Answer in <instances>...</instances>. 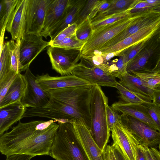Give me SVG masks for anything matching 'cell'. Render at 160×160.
<instances>
[{
	"mask_svg": "<svg viewBox=\"0 0 160 160\" xmlns=\"http://www.w3.org/2000/svg\"><path fill=\"white\" fill-rule=\"evenodd\" d=\"M59 127L53 120L19 121L10 132L0 136V152L6 156L15 154L49 155Z\"/></svg>",
	"mask_w": 160,
	"mask_h": 160,
	"instance_id": "6da1fadb",
	"label": "cell"
},
{
	"mask_svg": "<svg viewBox=\"0 0 160 160\" xmlns=\"http://www.w3.org/2000/svg\"><path fill=\"white\" fill-rule=\"evenodd\" d=\"M74 121L62 120L54 136L49 156L56 160H90L76 132Z\"/></svg>",
	"mask_w": 160,
	"mask_h": 160,
	"instance_id": "7a4b0ae2",
	"label": "cell"
},
{
	"mask_svg": "<svg viewBox=\"0 0 160 160\" xmlns=\"http://www.w3.org/2000/svg\"><path fill=\"white\" fill-rule=\"evenodd\" d=\"M108 98L100 86L93 85L90 104L91 126L90 130L92 137L103 152L110 137L106 118V107Z\"/></svg>",
	"mask_w": 160,
	"mask_h": 160,
	"instance_id": "3957f363",
	"label": "cell"
},
{
	"mask_svg": "<svg viewBox=\"0 0 160 160\" xmlns=\"http://www.w3.org/2000/svg\"><path fill=\"white\" fill-rule=\"evenodd\" d=\"M93 86V85L90 84L46 91L50 98L66 103L76 109L84 118L86 126L90 130V108Z\"/></svg>",
	"mask_w": 160,
	"mask_h": 160,
	"instance_id": "277c9868",
	"label": "cell"
},
{
	"mask_svg": "<svg viewBox=\"0 0 160 160\" xmlns=\"http://www.w3.org/2000/svg\"><path fill=\"white\" fill-rule=\"evenodd\" d=\"M145 13L130 15L120 20L92 30L81 50V56L90 55L97 52L106 43L131 26Z\"/></svg>",
	"mask_w": 160,
	"mask_h": 160,
	"instance_id": "5b68a950",
	"label": "cell"
},
{
	"mask_svg": "<svg viewBox=\"0 0 160 160\" xmlns=\"http://www.w3.org/2000/svg\"><path fill=\"white\" fill-rule=\"evenodd\" d=\"M39 117L53 120L80 121L86 125V121L81 114L74 108L52 98L44 106L37 108H27L22 118Z\"/></svg>",
	"mask_w": 160,
	"mask_h": 160,
	"instance_id": "8992f818",
	"label": "cell"
},
{
	"mask_svg": "<svg viewBox=\"0 0 160 160\" xmlns=\"http://www.w3.org/2000/svg\"><path fill=\"white\" fill-rule=\"evenodd\" d=\"M160 59V33L130 60L127 72H152Z\"/></svg>",
	"mask_w": 160,
	"mask_h": 160,
	"instance_id": "52a82bcc",
	"label": "cell"
},
{
	"mask_svg": "<svg viewBox=\"0 0 160 160\" xmlns=\"http://www.w3.org/2000/svg\"><path fill=\"white\" fill-rule=\"evenodd\" d=\"M47 50L52 69L61 75L71 74L81 59V51L77 50L52 46Z\"/></svg>",
	"mask_w": 160,
	"mask_h": 160,
	"instance_id": "ba28073f",
	"label": "cell"
},
{
	"mask_svg": "<svg viewBox=\"0 0 160 160\" xmlns=\"http://www.w3.org/2000/svg\"><path fill=\"white\" fill-rule=\"evenodd\" d=\"M121 123L142 144L155 148L160 144V132L145 123L127 115H121Z\"/></svg>",
	"mask_w": 160,
	"mask_h": 160,
	"instance_id": "9c48e42d",
	"label": "cell"
},
{
	"mask_svg": "<svg viewBox=\"0 0 160 160\" xmlns=\"http://www.w3.org/2000/svg\"><path fill=\"white\" fill-rule=\"evenodd\" d=\"M41 35L25 33L20 39L19 46V61L21 72L29 68L31 62L47 47L49 42L44 40Z\"/></svg>",
	"mask_w": 160,
	"mask_h": 160,
	"instance_id": "30bf717a",
	"label": "cell"
},
{
	"mask_svg": "<svg viewBox=\"0 0 160 160\" xmlns=\"http://www.w3.org/2000/svg\"><path fill=\"white\" fill-rule=\"evenodd\" d=\"M71 74L93 85L116 88L118 82L110 73L100 68L87 65L81 61L72 69Z\"/></svg>",
	"mask_w": 160,
	"mask_h": 160,
	"instance_id": "8fae6325",
	"label": "cell"
},
{
	"mask_svg": "<svg viewBox=\"0 0 160 160\" xmlns=\"http://www.w3.org/2000/svg\"><path fill=\"white\" fill-rule=\"evenodd\" d=\"M28 85L21 102L27 108L42 107L48 102L50 97L47 91L43 90L36 81V76L30 69H27L24 74Z\"/></svg>",
	"mask_w": 160,
	"mask_h": 160,
	"instance_id": "7c38bea8",
	"label": "cell"
},
{
	"mask_svg": "<svg viewBox=\"0 0 160 160\" xmlns=\"http://www.w3.org/2000/svg\"><path fill=\"white\" fill-rule=\"evenodd\" d=\"M47 0H28L26 32L41 34L46 15Z\"/></svg>",
	"mask_w": 160,
	"mask_h": 160,
	"instance_id": "4fadbf2b",
	"label": "cell"
},
{
	"mask_svg": "<svg viewBox=\"0 0 160 160\" xmlns=\"http://www.w3.org/2000/svg\"><path fill=\"white\" fill-rule=\"evenodd\" d=\"M36 81L46 91L91 84L88 81L71 74L60 76H52L48 73L38 75L36 76Z\"/></svg>",
	"mask_w": 160,
	"mask_h": 160,
	"instance_id": "5bb4252c",
	"label": "cell"
},
{
	"mask_svg": "<svg viewBox=\"0 0 160 160\" xmlns=\"http://www.w3.org/2000/svg\"><path fill=\"white\" fill-rule=\"evenodd\" d=\"M160 33V20L147 26L111 47L101 48L95 53L103 54L123 51L147 38Z\"/></svg>",
	"mask_w": 160,
	"mask_h": 160,
	"instance_id": "9a60e30c",
	"label": "cell"
},
{
	"mask_svg": "<svg viewBox=\"0 0 160 160\" xmlns=\"http://www.w3.org/2000/svg\"><path fill=\"white\" fill-rule=\"evenodd\" d=\"M69 0H47L44 24L41 35L47 38L51 31L62 20L65 14Z\"/></svg>",
	"mask_w": 160,
	"mask_h": 160,
	"instance_id": "2e32d148",
	"label": "cell"
},
{
	"mask_svg": "<svg viewBox=\"0 0 160 160\" xmlns=\"http://www.w3.org/2000/svg\"><path fill=\"white\" fill-rule=\"evenodd\" d=\"M28 0H18L17 5L10 18L6 30L13 40L22 39L26 33V14Z\"/></svg>",
	"mask_w": 160,
	"mask_h": 160,
	"instance_id": "e0dca14e",
	"label": "cell"
},
{
	"mask_svg": "<svg viewBox=\"0 0 160 160\" xmlns=\"http://www.w3.org/2000/svg\"><path fill=\"white\" fill-rule=\"evenodd\" d=\"M160 20V13L152 11L140 17L131 26L123 30L104 45L107 48L113 46L141 30Z\"/></svg>",
	"mask_w": 160,
	"mask_h": 160,
	"instance_id": "ac0fdd59",
	"label": "cell"
},
{
	"mask_svg": "<svg viewBox=\"0 0 160 160\" xmlns=\"http://www.w3.org/2000/svg\"><path fill=\"white\" fill-rule=\"evenodd\" d=\"M73 124L76 132L90 160H102L103 152L96 143L90 130L80 121H75Z\"/></svg>",
	"mask_w": 160,
	"mask_h": 160,
	"instance_id": "d6986e66",
	"label": "cell"
},
{
	"mask_svg": "<svg viewBox=\"0 0 160 160\" xmlns=\"http://www.w3.org/2000/svg\"><path fill=\"white\" fill-rule=\"evenodd\" d=\"M111 132L113 144L119 146L128 160H136L135 149L127 128L121 122H118L114 125Z\"/></svg>",
	"mask_w": 160,
	"mask_h": 160,
	"instance_id": "ffe728a7",
	"label": "cell"
},
{
	"mask_svg": "<svg viewBox=\"0 0 160 160\" xmlns=\"http://www.w3.org/2000/svg\"><path fill=\"white\" fill-rule=\"evenodd\" d=\"M112 107L118 112L131 116L158 130L157 126L148 111L141 104L120 101L113 103Z\"/></svg>",
	"mask_w": 160,
	"mask_h": 160,
	"instance_id": "44dd1931",
	"label": "cell"
},
{
	"mask_svg": "<svg viewBox=\"0 0 160 160\" xmlns=\"http://www.w3.org/2000/svg\"><path fill=\"white\" fill-rule=\"evenodd\" d=\"M27 108L21 101L0 108V136L22 118Z\"/></svg>",
	"mask_w": 160,
	"mask_h": 160,
	"instance_id": "7402d4cb",
	"label": "cell"
},
{
	"mask_svg": "<svg viewBox=\"0 0 160 160\" xmlns=\"http://www.w3.org/2000/svg\"><path fill=\"white\" fill-rule=\"evenodd\" d=\"M86 1L69 0L64 17L49 35L51 38L50 41H52L64 29L76 23L78 15Z\"/></svg>",
	"mask_w": 160,
	"mask_h": 160,
	"instance_id": "603a6c76",
	"label": "cell"
},
{
	"mask_svg": "<svg viewBox=\"0 0 160 160\" xmlns=\"http://www.w3.org/2000/svg\"><path fill=\"white\" fill-rule=\"evenodd\" d=\"M27 85V82L24 75L18 73L4 97L0 102V108L21 101Z\"/></svg>",
	"mask_w": 160,
	"mask_h": 160,
	"instance_id": "cb8c5ba5",
	"label": "cell"
},
{
	"mask_svg": "<svg viewBox=\"0 0 160 160\" xmlns=\"http://www.w3.org/2000/svg\"><path fill=\"white\" fill-rule=\"evenodd\" d=\"M118 82L133 92L149 98L152 101L153 90L145 87L140 78L137 76L127 73Z\"/></svg>",
	"mask_w": 160,
	"mask_h": 160,
	"instance_id": "d4e9b609",
	"label": "cell"
},
{
	"mask_svg": "<svg viewBox=\"0 0 160 160\" xmlns=\"http://www.w3.org/2000/svg\"><path fill=\"white\" fill-rule=\"evenodd\" d=\"M139 0H111V4L108 8L94 19L130 10Z\"/></svg>",
	"mask_w": 160,
	"mask_h": 160,
	"instance_id": "484cf974",
	"label": "cell"
},
{
	"mask_svg": "<svg viewBox=\"0 0 160 160\" xmlns=\"http://www.w3.org/2000/svg\"><path fill=\"white\" fill-rule=\"evenodd\" d=\"M116 88L118 90L120 95L119 97L122 101L136 104L152 102V100L150 98L135 92L122 85L118 82Z\"/></svg>",
	"mask_w": 160,
	"mask_h": 160,
	"instance_id": "4316f807",
	"label": "cell"
},
{
	"mask_svg": "<svg viewBox=\"0 0 160 160\" xmlns=\"http://www.w3.org/2000/svg\"><path fill=\"white\" fill-rule=\"evenodd\" d=\"M132 73L140 78L146 87L152 90L160 88V72H134Z\"/></svg>",
	"mask_w": 160,
	"mask_h": 160,
	"instance_id": "83f0119b",
	"label": "cell"
},
{
	"mask_svg": "<svg viewBox=\"0 0 160 160\" xmlns=\"http://www.w3.org/2000/svg\"><path fill=\"white\" fill-rule=\"evenodd\" d=\"M20 40L15 42L12 39L7 42L11 61L10 70L18 73L21 72L19 61Z\"/></svg>",
	"mask_w": 160,
	"mask_h": 160,
	"instance_id": "f1b7e54d",
	"label": "cell"
},
{
	"mask_svg": "<svg viewBox=\"0 0 160 160\" xmlns=\"http://www.w3.org/2000/svg\"><path fill=\"white\" fill-rule=\"evenodd\" d=\"M129 11L93 19L91 21V26L92 30L113 23L129 16L130 15L129 13Z\"/></svg>",
	"mask_w": 160,
	"mask_h": 160,
	"instance_id": "f546056e",
	"label": "cell"
},
{
	"mask_svg": "<svg viewBox=\"0 0 160 160\" xmlns=\"http://www.w3.org/2000/svg\"><path fill=\"white\" fill-rule=\"evenodd\" d=\"M49 46L57 47L67 49H76L80 51L85 42L78 39L76 34L57 42H50Z\"/></svg>",
	"mask_w": 160,
	"mask_h": 160,
	"instance_id": "4dcf8cb0",
	"label": "cell"
},
{
	"mask_svg": "<svg viewBox=\"0 0 160 160\" xmlns=\"http://www.w3.org/2000/svg\"><path fill=\"white\" fill-rule=\"evenodd\" d=\"M18 2V0H4V8L0 11V32L6 28L8 20L15 9Z\"/></svg>",
	"mask_w": 160,
	"mask_h": 160,
	"instance_id": "1f68e13d",
	"label": "cell"
},
{
	"mask_svg": "<svg viewBox=\"0 0 160 160\" xmlns=\"http://www.w3.org/2000/svg\"><path fill=\"white\" fill-rule=\"evenodd\" d=\"M159 33H160L139 42L123 51L122 52L126 56L128 63L140 51L152 42L156 36Z\"/></svg>",
	"mask_w": 160,
	"mask_h": 160,
	"instance_id": "d6a6232c",
	"label": "cell"
},
{
	"mask_svg": "<svg viewBox=\"0 0 160 160\" xmlns=\"http://www.w3.org/2000/svg\"><path fill=\"white\" fill-rule=\"evenodd\" d=\"M0 79L10 70L11 61L7 42L0 52Z\"/></svg>",
	"mask_w": 160,
	"mask_h": 160,
	"instance_id": "836d02e7",
	"label": "cell"
},
{
	"mask_svg": "<svg viewBox=\"0 0 160 160\" xmlns=\"http://www.w3.org/2000/svg\"><path fill=\"white\" fill-rule=\"evenodd\" d=\"M92 30L91 22L87 18L77 26L75 34L78 39L86 42L90 37Z\"/></svg>",
	"mask_w": 160,
	"mask_h": 160,
	"instance_id": "e575fe53",
	"label": "cell"
},
{
	"mask_svg": "<svg viewBox=\"0 0 160 160\" xmlns=\"http://www.w3.org/2000/svg\"><path fill=\"white\" fill-rule=\"evenodd\" d=\"M18 74L15 71L10 70L0 79V102L4 97Z\"/></svg>",
	"mask_w": 160,
	"mask_h": 160,
	"instance_id": "d590c367",
	"label": "cell"
},
{
	"mask_svg": "<svg viewBox=\"0 0 160 160\" xmlns=\"http://www.w3.org/2000/svg\"><path fill=\"white\" fill-rule=\"evenodd\" d=\"M149 113L155 123L158 131L160 132V108L159 106L152 102L141 104Z\"/></svg>",
	"mask_w": 160,
	"mask_h": 160,
	"instance_id": "8d00e7d4",
	"label": "cell"
},
{
	"mask_svg": "<svg viewBox=\"0 0 160 160\" xmlns=\"http://www.w3.org/2000/svg\"><path fill=\"white\" fill-rule=\"evenodd\" d=\"M98 0H87L86 2L80 12L76 24L77 26L84 21L98 3Z\"/></svg>",
	"mask_w": 160,
	"mask_h": 160,
	"instance_id": "74e56055",
	"label": "cell"
},
{
	"mask_svg": "<svg viewBox=\"0 0 160 160\" xmlns=\"http://www.w3.org/2000/svg\"><path fill=\"white\" fill-rule=\"evenodd\" d=\"M122 52L118 56V59L112 60L117 69L116 78L120 79L128 73L127 70L128 62L126 56Z\"/></svg>",
	"mask_w": 160,
	"mask_h": 160,
	"instance_id": "f35d334b",
	"label": "cell"
},
{
	"mask_svg": "<svg viewBox=\"0 0 160 160\" xmlns=\"http://www.w3.org/2000/svg\"><path fill=\"white\" fill-rule=\"evenodd\" d=\"M106 118L108 128L110 132L114 125L118 122H121V115L112 106L106 107Z\"/></svg>",
	"mask_w": 160,
	"mask_h": 160,
	"instance_id": "ab89813d",
	"label": "cell"
},
{
	"mask_svg": "<svg viewBox=\"0 0 160 160\" xmlns=\"http://www.w3.org/2000/svg\"><path fill=\"white\" fill-rule=\"evenodd\" d=\"M155 8L146 0H140L129 12L130 15L142 14L153 11Z\"/></svg>",
	"mask_w": 160,
	"mask_h": 160,
	"instance_id": "60d3db41",
	"label": "cell"
},
{
	"mask_svg": "<svg viewBox=\"0 0 160 160\" xmlns=\"http://www.w3.org/2000/svg\"><path fill=\"white\" fill-rule=\"evenodd\" d=\"M111 0H99L88 18L91 22L95 18L104 12L110 6Z\"/></svg>",
	"mask_w": 160,
	"mask_h": 160,
	"instance_id": "b9f144b4",
	"label": "cell"
},
{
	"mask_svg": "<svg viewBox=\"0 0 160 160\" xmlns=\"http://www.w3.org/2000/svg\"><path fill=\"white\" fill-rule=\"evenodd\" d=\"M77 25L73 24L67 27L59 33L52 41L50 42H57L61 41L64 39L72 36L76 33Z\"/></svg>",
	"mask_w": 160,
	"mask_h": 160,
	"instance_id": "7bdbcfd3",
	"label": "cell"
},
{
	"mask_svg": "<svg viewBox=\"0 0 160 160\" xmlns=\"http://www.w3.org/2000/svg\"><path fill=\"white\" fill-rule=\"evenodd\" d=\"M130 138L132 145L135 149L136 160H146L144 151L141 144L131 132Z\"/></svg>",
	"mask_w": 160,
	"mask_h": 160,
	"instance_id": "ee69618b",
	"label": "cell"
},
{
	"mask_svg": "<svg viewBox=\"0 0 160 160\" xmlns=\"http://www.w3.org/2000/svg\"><path fill=\"white\" fill-rule=\"evenodd\" d=\"M102 160H117L112 146L107 145L102 154Z\"/></svg>",
	"mask_w": 160,
	"mask_h": 160,
	"instance_id": "f6af8a7d",
	"label": "cell"
},
{
	"mask_svg": "<svg viewBox=\"0 0 160 160\" xmlns=\"http://www.w3.org/2000/svg\"><path fill=\"white\" fill-rule=\"evenodd\" d=\"M6 156V160H30L34 157L33 156L24 154H12Z\"/></svg>",
	"mask_w": 160,
	"mask_h": 160,
	"instance_id": "bcb514c9",
	"label": "cell"
},
{
	"mask_svg": "<svg viewBox=\"0 0 160 160\" xmlns=\"http://www.w3.org/2000/svg\"><path fill=\"white\" fill-rule=\"evenodd\" d=\"M111 146L117 160H128L118 146L112 144Z\"/></svg>",
	"mask_w": 160,
	"mask_h": 160,
	"instance_id": "7dc6e473",
	"label": "cell"
},
{
	"mask_svg": "<svg viewBox=\"0 0 160 160\" xmlns=\"http://www.w3.org/2000/svg\"><path fill=\"white\" fill-rule=\"evenodd\" d=\"M122 51H118L114 52L100 54L101 55L103 63L104 64H106L107 62L110 60L113 57L117 56H118L122 53Z\"/></svg>",
	"mask_w": 160,
	"mask_h": 160,
	"instance_id": "c3c4849f",
	"label": "cell"
},
{
	"mask_svg": "<svg viewBox=\"0 0 160 160\" xmlns=\"http://www.w3.org/2000/svg\"><path fill=\"white\" fill-rule=\"evenodd\" d=\"M141 145L144 151L146 160H154L150 148L148 146L141 144Z\"/></svg>",
	"mask_w": 160,
	"mask_h": 160,
	"instance_id": "681fc988",
	"label": "cell"
},
{
	"mask_svg": "<svg viewBox=\"0 0 160 160\" xmlns=\"http://www.w3.org/2000/svg\"><path fill=\"white\" fill-rule=\"evenodd\" d=\"M152 102L160 107V88L153 90Z\"/></svg>",
	"mask_w": 160,
	"mask_h": 160,
	"instance_id": "f907efd6",
	"label": "cell"
},
{
	"mask_svg": "<svg viewBox=\"0 0 160 160\" xmlns=\"http://www.w3.org/2000/svg\"><path fill=\"white\" fill-rule=\"evenodd\" d=\"M153 158L154 160H160V152L155 148H150Z\"/></svg>",
	"mask_w": 160,
	"mask_h": 160,
	"instance_id": "816d5d0a",
	"label": "cell"
},
{
	"mask_svg": "<svg viewBox=\"0 0 160 160\" xmlns=\"http://www.w3.org/2000/svg\"><path fill=\"white\" fill-rule=\"evenodd\" d=\"M6 28H4L3 29L1 32V35H0V52H1L2 48L3 47V46L4 43V36L5 33V30Z\"/></svg>",
	"mask_w": 160,
	"mask_h": 160,
	"instance_id": "f5cc1de1",
	"label": "cell"
},
{
	"mask_svg": "<svg viewBox=\"0 0 160 160\" xmlns=\"http://www.w3.org/2000/svg\"><path fill=\"white\" fill-rule=\"evenodd\" d=\"M152 71L160 72V59Z\"/></svg>",
	"mask_w": 160,
	"mask_h": 160,
	"instance_id": "db71d44e",
	"label": "cell"
},
{
	"mask_svg": "<svg viewBox=\"0 0 160 160\" xmlns=\"http://www.w3.org/2000/svg\"><path fill=\"white\" fill-rule=\"evenodd\" d=\"M153 11L160 13V5L154 9Z\"/></svg>",
	"mask_w": 160,
	"mask_h": 160,
	"instance_id": "11a10c76",
	"label": "cell"
},
{
	"mask_svg": "<svg viewBox=\"0 0 160 160\" xmlns=\"http://www.w3.org/2000/svg\"><path fill=\"white\" fill-rule=\"evenodd\" d=\"M158 147H159V152H160V144H159V145Z\"/></svg>",
	"mask_w": 160,
	"mask_h": 160,
	"instance_id": "9f6ffc18",
	"label": "cell"
},
{
	"mask_svg": "<svg viewBox=\"0 0 160 160\" xmlns=\"http://www.w3.org/2000/svg\"></svg>",
	"mask_w": 160,
	"mask_h": 160,
	"instance_id": "6f0895ef",
	"label": "cell"
}]
</instances>
